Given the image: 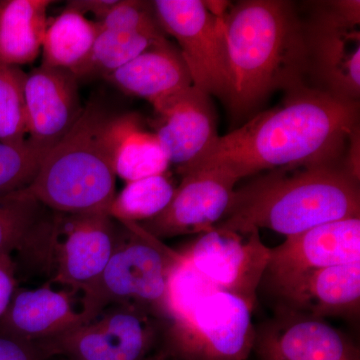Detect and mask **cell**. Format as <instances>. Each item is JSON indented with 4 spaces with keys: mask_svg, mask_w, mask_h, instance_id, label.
<instances>
[{
    "mask_svg": "<svg viewBox=\"0 0 360 360\" xmlns=\"http://www.w3.org/2000/svg\"><path fill=\"white\" fill-rule=\"evenodd\" d=\"M45 210L23 191L0 198V255L16 252Z\"/></svg>",
    "mask_w": 360,
    "mask_h": 360,
    "instance_id": "cell-26",
    "label": "cell"
},
{
    "mask_svg": "<svg viewBox=\"0 0 360 360\" xmlns=\"http://www.w3.org/2000/svg\"><path fill=\"white\" fill-rule=\"evenodd\" d=\"M288 92L281 105L219 136L180 175L214 168L239 180L264 170L343 162L350 135L359 129V103L304 84Z\"/></svg>",
    "mask_w": 360,
    "mask_h": 360,
    "instance_id": "cell-1",
    "label": "cell"
},
{
    "mask_svg": "<svg viewBox=\"0 0 360 360\" xmlns=\"http://www.w3.org/2000/svg\"><path fill=\"white\" fill-rule=\"evenodd\" d=\"M360 262V217L336 220L286 236L270 248L264 279L274 290L310 271Z\"/></svg>",
    "mask_w": 360,
    "mask_h": 360,
    "instance_id": "cell-13",
    "label": "cell"
},
{
    "mask_svg": "<svg viewBox=\"0 0 360 360\" xmlns=\"http://www.w3.org/2000/svg\"><path fill=\"white\" fill-rule=\"evenodd\" d=\"M179 252L217 290L238 296L255 309L270 257V248L259 231L215 227Z\"/></svg>",
    "mask_w": 360,
    "mask_h": 360,
    "instance_id": "cell-11",
    "label": "cell"
},
{
    "mask_svg": "<svg viewBox=\"0 0 360 360\" xmlns=\"http://www.w3.org/2000/svg\"><path fill=\"white\" fill-rule=\"evenodd\" d=\"M206 8L212 13L213 15L219 18H224L229 9H231V4L227 1H203Z\"/></svg>",
    "mask_w": 360,
    "mask_h": 360,
    "instance_id": "cell-33",
    "label": "cell"
},
{
    "mask_svg": "<svg viewBox=\"0 0 360 360\" xmlns=\"http://www.w3.org/2000/svg\"><path fill=\"white\" fill-rule=\"evenodd\" d=\"M278 311L314 319L357 317L360 307V262L310 271L272 290Z\"/></svg>",
    "mask_w": 360,
    "mask_h": 360,
    "instance_id": "cell-18",
    "label": "cell"
},
{
    "mask_svg": "<svg viewBox=\"0 0 360 360\" xmlns=\"http://www.w3.org/2000/svg\"><path fill=\"white\" fill-rule=\"evenodd\" d=\"M51 4L49 0L0 2V63L20 66L39 56Z\"/></svg>",
    "mask_w": 360,
    "mask_h": 360,
    "instance_id": "cell-21",
    "label": "cell"
},
{
    "mask_svg": "<svg viewBox=\"0 0 360 360\" xmlns=\"http://www.w3.org/2000/svg\"><path fill=\"white\" fill-rule=\"evenodd\" d=\"M20 66L0 63V142L20 146L27 141L25 82Z\"/></svg>",
    "mask_w": 360,
    "mask_h": 360,
    "instance_id": "cell-25",
    "label": "cell"
},
{
    "mask_svg": "<svg viewBox=\"0 0 360 360\" xmlns=\"http://www.w3.org/2000/svg\"><path fill=\"white\" fill-rule=\"evenodd\" d=\"M360 217L359 180L343 162L271 170L234 191L217 227L266 229L285 236L319 225Z\"/></svg>",
    "mask_w": 360,
    "mask_h": 360,
    "instance_id": "cell-3",
    "label": "cell"
},
{
    "mask_svg": "<svg viewBox=\"0 0 360 360\" xmlns=\"http://www.w3.org/2000/svg\"><path fill=\"white\" fill-rule=\"evenodd\" d=\"M101 30H122L165 39L151 2L137 0H117L112 9L103 20L97 21Z\"/></svg>",
    "mask_w": 360,
    "mask_h": 360,
    "instance_id": "cell-29",
    "label": "cell"
},
{
    "mask_svg": "<svg viewBox=\"0 0 360 360\" xmlns=\"http://www.w3.org/2000/svg\"><path fill=\"white\" fill-rule=\"evenodd\" d=\"M104 148L115 176L125 181L167 174L170 163L153 130L136 113L110 115L103 130Z\"/></svg>",
    "mask_w": 360,
    "mask_h": 360,
    "instance_id": "cell-19",
    "label": "cell"
},
{
    "mask_svg": "<svg viewBox=\"0 0 360 360\" xmlns=\"http://www.w3.org/2000/svg\"><path fill=\"white\" fill-rule=\"evenodd\" d=\"M27 141L45 155L72 129L84 106L70 70L41 65L26 75Z\"/></svg>",
    "mask_w": 360,
    "mask_h": 360,
    "instance_id": "cell-16",
    "label": "cell"
},
{
    "mask_svg": "<svg viewBox=\"0 0 360 360\" xmlns=\"http://www.w3.org/2000/svg\"><path fill=\"white\" fill-rule=\"evenodd\" d=\"M252 309L241 298L217 290L163 330V354L177 360H245L255 347Z\"/></svg>",
    "mask_w": 360,
    "mask_h": 360,
    "instance_id": "cell-7",
    "label": "cell"
},
{
    "mask_svg": "<svg viewBox=\"0 0 360 360\" xmlns=\"http://www.w3.org/2000/svg\"><path fill=\"white\" fill-rule=\"evenodd\" d=\"M229 58L226 103L234 116L252 112L278 89L302 85L309 68L304 28L292 4L246 0L224 18Z\"/></svg>",
    "mask_w": 360,
    "mask_h": 360,
    "instance_id": "cell-2",
    "label": "cell"
},
{
    "mask_svg": "<svg viewBox=\"0 0 360 360\" xmlns=\"http://www.w3.org/2000/svg\"><path fill=\"white\" fill-rule=\"evenodd\" d=\"M238 181L214 168L182 175L167 208L139 226L160 240L212 231L229 212Z\"/></svg>",
    "mask_w": 360,
    "mask_h": 360,
    "instance_id": "cell-14",
    "label": "cell"
},
{
    "mask_svg": "<svg viewBox=\"0 0 360 360\" xmlns=\"http://www.w3.org/2000/svg\"><path fill=\"white\" fill-rule=\"evenodd\" d=\"M165 328L146 310L111 304L77 328L32 345L44 359L142 360L151 355Z\"/></svg>",
    "mask_w": 360,
    "mask_h": 360,
    "instance_id": "cell-8",
    "label": "cell"
},
{
    "mask_svg": "<svg viewBox=\"0 0 360 360\" xmlns=\"http://www.w3.org/2000/svg\"><path fill=\"white\" fill-rule=\"evenodd\" d=\"M142 360H169V359H168L167 354H163L162 352H160V354L149 355V356L146 357V359Z\"/></svg>",
    "mask_w": 360,
    "mask_h": 360,
    "instance_id": "cell-34",
    "label": "cell"
},
{
    "mask_svg": "<svg viewBox=\"0 0 360 360\" xmlns=\"http://www.w3.org/2000/svg\"><path fill=\"white\" fill-rule=\"evenodd\" d=\"M151 4L162 32L179 44L194 86L226 101L229 70L224 18L210 13L200 0H156Z\"/></svg>",
    "mask_w": 360,
    "mask_h": 360,
    "instance_id": "cell-9",
    "label": "cell"
},
{
    "mask_svg": "<svg viewBox=\"0 0 360 360\" xmlns=\"http://www.w3.org/2000/svg\"><path fill=\"white\" fill-rule=\"evenodd\" d=\"M165 39L167 37L155 39L139 33L99 28L89 56L73 75L77 80L96 77H108L151 45Z\"/></svg>",
    "mask_w": 360,
    "mask_h": 360,
    "instance_id": "cell-23",
    "label": "cell"
},
{
    "mask_svg": "<svg viewBox=\"0 0 360 360\" xmlns=\"http://www.w3.org/2000/svg\"><path fill=\"white\" fill-rule=\"evenodd\" d=\"M360 2L329 1L319 6L304 30L309 68L324 91L359 103L360 94Z\"/></svg>",
    "mask_w": 360,
    "mask_h": 360,
    "instance_id": "cell-10",
    "label": "cell"
},
{
    "mask_svg": "<svg viewBox=\"0 0 360 360\" xmlns=\"http://www.w3.org/2000/svg\"><path fill=\"white\" fill-rule=\"evenodd\" d=\"M45 158L27 141L20 146L0 142V198L27 188Z\"/></svg>",
    "mask_w": 360,
    "mask_h": 360,
    "instance_id": "cell-27",
    "label": "cell"
},
{
    "mask_svg": "<svg viewBox=\"0 0 360 360\" xmlns=\"http://www.w3.org/2000/svg\"><path fill=\"white\" fill-rule=\"evenodd\" d=\"M96 314L84 288L46 281L16 290L0 319V335L33 345L77 328Z\"/></svg>",
    "mask_w": 360,
    "mask_h": 360,
    "instance_id": "cell-12",
    "label": "cell"
},
{
    "mask_svg": "<svg viewBox=\"0 0 360 360\" xmlns=\"http://www.w3.org/2000/svg\"><path fill=\"white\" fill-rule=\"evenodd\" d=\"M175 189L167 174L127 182L115 194L108 214L122 224H141L163 212L174 198Z\"/></svg>",
    "mask_w": 360,
    "mask_h": 360,
    "instance_id": "cell-24",
    "label": "cell"
},
{
    "mask_svg": "<svg viewBox=\"0 0 360 360\" xmlns=\"http://www.w3.org/2000/svg\"><path fill=\"white\" fill-rule=\"evenodd\" d=\"M106 213H66L46 208L16 251V269L44 283L86 288L101 274L117 238Z\"/></svg>",
    "mask_w": 360,
    "mask_h": 360,
    "instance_id": "cell-5",
    "label": "cell"
},
{
    "mask_svg": "<svg viewBox=\"0 0 360 360\" xmlns=\"http://www.w3.org/2000/svg\"><path fill=\"white\" fill-rule=\"evenodd\" d=\"M15 262L13 255H0V319L11 304L16 290Z\"/></svg>",
    "mask_w": 360,
    "mask_h": 360,
    "instance_id": "cell-30",
    "label": "cell"
},
{
    "mask_svg": "<svg viewBox=\"0 0 360 360\" xmlns=\"http://www.w3.org/2000/svg\"><path fill=\"white\" fill-rule=\"evenodd\" d=\"M153 131L179 174L205 155L217 139V115L210 96L191 85L151 104Z\"/></svg>",
    "mask_w": 360,
    "mask_h": 360,
    "instance_id": "cell-15",
    "label": "cell"
},
{
    "mask_svg": "<svg viewBox=\"0 0 360 360\" xmlns=\"http://www.w3.org/2000/svg\"><path fill=\"white\" fill-rule=\"evenodd\" d=\"M98 32L97 21L66 7L47 25L41 65L75 72L89 56Z\"/></svg>",
    "mask_w": 360,
    "mask_h": 360,
    "instance_id": "cell-22",
    "label": "cell"
},
{
    "mask_svg": "<svg viewBox=\"0 0 360 360\" xmlns=\"http://www.w3.org/2000/svg\"><path fill=\"white\" fill-rule=\"evenodd\" d=\"M253 350L260 360H360L354 341L324 319L285 311L257 329Z\"/></svg>",
    "mask_w": 360,
    "mask_h": 360,
    "instance_id": "cell-17",
    "label": "cell"
},
{
    "mask_svg": "<svg viewBox=\"0 0 360 360\" xmlns=\"http://www.w3.org/2000/svg\"><path fill=\"white\" fill-rule=\"evenodd\" d=\"M105 78L124 94L151 104L193 85L181 54L167 39L151 45Z\"/></svg>",
    "mask_w": 360,
    "mask_h": 360,
    "instance_id": "cell-20",
    "label": "cell"
},
{
    "mask_svg": "<svg viewBox=\"0 0 360 360\" xmlns=\"http://www.w3.org/2000/svg\"><path fill=\"white\" fill-rule=\"evenodd\" d=\"M181 255L168 281L167 323L184 316L196 303L219 290Z\"/></svg>",
    "mask_w": 360,
    "mask_h": 360,
    "instance_id": "cell-28",
    "label": "cell"
},
{
    "mask_svg": "<svg viewBox=\"0 0 360 360\" xmlns=\"http://www.w3.org/2000/svg\"><path fill=\"white\" fill-rule=\"evenodd\" d=\"M110 115L98 103H87L23 193L53 212L108 214L116 194V176L103 141Z\"/></svg>",
    "mask_w": 360,
    "mask_h": 360,
    "instance_id": "cell-4",
    "label": "cell"
},
{
    "mask_svg": "<svg viewBox=\"0 0 360 360\" xmlns=\"http://www.w3.org/2000/svg\"><path fill=\"white\" fill-rule=\"evenodd\" d=\"M118 224L108 264L85 288L91 307L97 312L108 305H132L167 323L168 281L181 253L163 245L139 224Z\"/></svg>",
    "mask_w": 360,
    "mask_h": 360,
    "instance_id": "cell-6",
    "label": "cell"
},
{
    "mask_svg": "<svg viewBox=\"0 0 360 360\" xmlns=\"http://www.w3.org/2000/svg\"><path fill=\"white\" fill-rule=\"evenodd\" d=\"M0 360L44 359L30 343L0 335Z\"/></svg>",
    "mask_w": 360,
    "mask_h": 360,
    "instance_id": "cell-31",
    "label": "cell"
},
{
    "mask_svg": "<svg viewBox=\"0 0 360 360\" xmlns=\"http://www.w3.org/2000/svg\"><path fill=\"white\" fill-rule=\"evenodd\" d=\"M116 2L117 0H75L68 2V7L84 15L87 13H92L96 18V21H99L110 13Z\"/></svg>",
    "mask_w": 360,
    "mask_h": 360,
    "instance_id": "cell-32",
    "label": "cell"
}]
</instances>
